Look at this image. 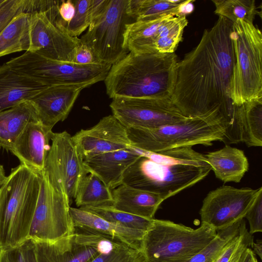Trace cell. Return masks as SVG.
<instances>
[{
	"label": "cell",
	"mask_w": 262,
	"mask_h": 262,
	"mask_svg": "<svg viewBox=\"0 0 262 262\" xmlns=\"http://www.w3.org/2000/svg\"><path fill=\"white\" fill-rule=\"evenodd\" d=\"M233 23L219 16L191 51L178 62L171 100L185 117L212 119L225 129V141L242 142V123L230 96L235 62Z\"/></svg>",
	"instance_id": "obj_1"
},
{
	"label": "cell",
	"mask_w": 262,
	"mask_h": 262,
	"mask_svg": "<svg viewBox=\"0 0 262 262\" xmlns=\"http://www.w3.org/2000/svg\"><path fill=\"white\" fill-rule=\"evenodd\" d=\"M211 170L191 147L158 152L143 150L124 172L121 184L157 194L164 200L205 178Z\"/></svg>",
	"instance_id": "obj_2"
},
{
	"label": "cell",
	"mask_w": 262,
	"mask_h": 262,
	"mask_svg": "<svg viewBox=\"0 0 262 262\" xmlns=\"http://www.w3.org/2000/svg\"><path fill=\"white\" fill-rule=\"evenodd\" d=\"M178 62L174 53L129 52L112 65L104 80L106 94L112 99L170 98Z\"/></svg>",
	"instance_id": "obj_3"
},
{
	"label": "cell",
	"mask_w": 262,
	"mask_h": 262,
	"mask_svg": "<svg viewBox=\"0 0 262 262\" xmlns=\"http://www.w3.org/2000/svg\"><path fill=\"white\" fill-rule=\"evenodd\" d=\"M40 182L41 172L20 164L0 186V249L19 246L28 239Z\"/></svg>",
	"instance_id": "obj_4"
},
{
	"label": "cell",
	"mask_w": 262,
	"mask_h": 262,
	"mask_svg": "<svg viewBox=\"0 0 262 262\" xmlns=\"http://www.w3.org/2000/svg\"><path fill=\"white\" fill-rule=\"evenodd\" d=\"M210 226L193 229L169 220L154 219L140 243L146 262H185L217 235Z\"/></svg>",
	"instance_id": "obj_5"
},
{
	"label": "cell",
	"mask_w": 262,
	"mask_h": 262,
	"mask_svg": "<svg viewBox=\"0 0 262 262\" xmlns=\"http://www.w3.org/2000/svg\"><path fill=\"white\" fill-rule=\"evenodd\" d=\"M132 147L158 152L196 145L211 146L213 141H225V129L217 122L208 118L189 117L157 128H127Z\"/></svg>",
	"instance_id": "obj_6"
},
{
	"label": "cell",
	"mask_w": 262,
	"mask_h": 262,
	"mask_svg": "<svg viewBox=\"0 0 262 262\" xmlns=\"http://www.w3.org/2000/svg\"><path fill=\"white\" fill-rule=\"evenodd\" d=\"M232 38L235 62L230 96L238 106L262 98V34L253 24L238 19L233 23Z\"/></svg>",
	"instance_id": "obj_7"
},
{
	"label": "cell",
	"mask_w": 262,
	"mask_h": 262,
	"mask_svg": "<svg viewBox=\"0 0 262 262\" xmlns=\"http://www.w3.org/2000/svg\"><path fill=\"white\" fill-rule=\"evenodd\" d=\"M13 70L48 87L76 86L83 89L104 81L112 66L98 63L78 64L25 52L6 62Z\"/></svg>",
	"instance_id": "obj_8"
},
{
	"label": "cell",
	"mask_w": 262,
	"mask_h": 262,
	"mask_svg": "<svg viewBox=\"0 0 262 262\" xmlns=\"http://www.w3.org/2000/svg\"><path fill=\"white\" fill-rule=\"evenodd\" d=\"M128 0H110L104 12L91 23L80 38L101 63L113 65L129 52L124 47L127 24L135 21L128 13Z\"/></svg>",
	"instance_id": "obj_9"
},
{
	"label": "cell",
	"mask_w": 262,
	"mask_h": 262,
	"mask_svg": "<svg viewBox=\"0 0 262 262\" xmlns=\"http://www.w3.org/2000/svg\"><path fill=\"white\" fill-rule=\"evenodd\" d=\"M51 141L42 171L52 186L67 196L71 204L88 174L84 160L67 132L53 133Z\"/></svg>",
	"instance_id": "obj_10"
},
{
	"label": "cell",
	"mask_w": 262,
	"mask_h": 262,
	"mask_svg": "<svg viewBox=\"0 0 262 262\" xmlns=\"http://www.w3.org/2000/svg\"><path fill=\"white\" fill-rule=\"evenodd\" d=\"M67 196L50 183L43 171L28 239L52 241L75 233Z\"/></svg>",
	"instance_id": "obj_11"
},
{
	"label": "cell",
	"mask_w": 262,
	"mask_h": 262,
	"mask_svg": "<svg viewBox=\"0 0 262 262\" xmlns=\"http://www.w3.org/2000/svg\"><path fill=\"white\" fill-rule=\"evenodd\" d=\"M61 1L45 11L31 14L29 48L28 51L46 57L63 61H72L76 48L80 43L56 24Z\"/></svg>",
	"instance_id": "obj_12"
},
{
	"label": "cell",
	"mask_w": 262,
	"mask_h": 262,
	"mask_svg": "<svg viewBox=\"0 0 262 262\" xmlns=\"http://www.w3.org/2000/svg\"><path fill=\"white\" fill-rule=\"evenodd\" d=\"M110 106L112 115L126 128H157L188 118L170 98H116Z\"/></svg>",
	"instance_id": "obj_13"
},
{
	"label": "cell",
	"mask_w": 262,
	"mask_h": 262,
	"mask_svg": "<svg viewBox=\"0 0 262 262\" xmlns=\"http://www.w3.org/2000/svg\"><path fill=\"white\" fill-rule=\"evenodd\" d=\"M261 188H237L223 185L210 191L200 211L201 224L208 225L217 231L239 222Z\"/></svg>",
	"instance_id": "obj_14"
},
{
	"label": "cell",
	"mask_w": 262,
	"mask_h": 262,
	"mask_svg": "<svg viewBox=\"0 0 262 262\" xmlns=\"http://www.w3.org/2000/svg\"><path fill=\"white\" fill-rule=\"evenodd\" d=\"M72 138L83 159L132 147L127 128L114 116L103 117L95 125L81 129Z\"/></svg>",
	"instance_id": "obj_15"
},
{
	"label": "cell",
	"mask_w": 262,
	"mask_h": 262,
	"mask_svg": "<svg viewBox=\"0 0 262 262\" xmlns=\"http://www.w3.org/2000/svg\"><path fill=\"white\" fill-rule=\"evenodd\" d=\"M83 89L76 86L58 85L44 90L30 100L38 120L51 129L58 122L64 121Z\"/></svg>",
	"instance_id": "obj_16"
},
{
	"label": "cell",
	"mask_w": 262,
	"mask_h": 262,
	"mask_svg": "<svg viewBox=\"0 0 262 262\" xmlns=\"http://www.w3.org/2000/svg\"><path fill=\"white\" fill-rule=\"evenodd\" d=\"M52 129L40 121L29 123L14 144L11 152L20 161L34 170L43 171L50 148Z\"/></svg>",
	"instance_id": "obj_17"
},
{
	"label": "cell",
	"mask_w": 262,
	"mask_h": 262,
	"mask_svg": "<svg viewBox=\"0 0 262 262\" xmlns=\"http://www.w3.org/2000/svg\"><path fill=\"white\" fill-rule=\"evenodd\" d=\"M133 147L102 153L83 160L88 173L96 176L110 189L121 185L125 171L142 155Z\"/></svg>",
	"instance_id": "obj_18"
},
{
	"label": "cell",
	"mask_w": 262,
	"mask_h": 262,
	"mask_svg": "<svg viewBox=\"0 0 262 262\" xmlns=\"http://www.w3.org/2000/svg\"><path fill=\"white\" fill-rule=\"evenodd\" d=\"M33 241L37 262H89L100 253L77 242L74 233L55 241Z\"/></svg>",
	"instance_id": "obj_19"
},
{
	"label": "cell",
	"mask_w": 262,
	"mask_h": 262,
	"mask_svg": "<svg viewBox=\"0 0 262 262\" xmlns=\"http://www.w3.org/2000/svg\"><path fill=\"white\" fill-rule=\"evenodd\" d=\"M70 212L75 229L111 236L140 249L145 232L119 226L81 208L70 207Z\"/></svg>",
	"instance_id": "obj_20"
},
{
	"label": "cell",
	"mask_w": 262,
	"mask_h": 262,
	"mask_svg": "<svg viewBox=\"0 0 262 262\" xmlns=\"http://www.w3.org/2000/svg\"><path fill=\"white\" fill-rule=\"evenodd\" d=\"M48 86L0 66V112L30 100Z\"/></svg>",
	"instance_id": "obj_21"
},
{
	"label": "cell",
	"mask_w": 262,
	"mask_h": 262,
	"mask_svg": "<svg viewBox=\"0 0 262 262\" xmlns=\"http://www.w3.org/2000/svg\"><path fill=\"white\" fill-rule=\"evenodd\" d=\"M115 209L148 220L155 214L164 200L160 195L121 184L112 189Z\"/></svg>",
	"instance_id": "obj_22"
},
{
	"label": "cell",
	"mask_w": 262,
	"mask_h": 262,
	"mask_svg": "<svg viewBox=\"0 0 262 262\" xmlns=\"http://www.w3.org/2000/svg\"><path fill=\"white\" fill-rule=\"evenodd\" d=\"M215 177L224 183H239L249 169L243 150L226 145L219 150L203 154Z\"/></svg>",
	"instance_id": "obj_23"
},
{
	"label": "cell",
	"mask_w": 262,
	"mask_h": 262,
	"mask_svg": "<svg viewBox=\"0 0 262 262\" xmlns=\"http://www.w3.org/2000/svg\"><path fill=\"white\" fill-rule=\"evenodd\" d=\"M36 121V111L31 100L0 112V147L11 151L27 125Z\"/></svg>",
	"instance_id": "obj_24"
},
{
	"label": "cell",
	"mask_w": 262,
	"mask_h": 262,
	"mask_svg": "<svg viewBox=\"0 0 262 262\" xmlns=\"http://www.w3.org/2000/svg\"><path fill=\"white\" fill-rule=\"evenodd\" d=\"M172 16L168 15L151 20H135L127 24L124 35L125 48L129 52H157L155 42L159 28Z\"/></svg>",
	"instance_id": "obj_25"
},
{
	"label": "cell",
	"mask_w": 262,
	"mask_h": 262,
	"mask_svg": "<svg viewBox=\"0 0 262 262\" xmlns=\"http://www.w3.org/2000/svg\"><path fill=\"white\" fill-rule=\"evenodd\" d=\"M188 2V0H128L127 9L135 21L151 20L168 15H184V9Z\"/></svg>",
	"instance_id": "obj_26"
},
{
	"label": "cell",
	"mask_w": 262,
	"mask_h": 262,
	"mask_svg": "<svg viewBox=\"0 0 262 262\" xmlns=\"http://www.w3.org/2000/svg\"><path fill=\"white\" fill-rule=\"evenodd\" d=\"M30 16V13H19L0 32V57L28 51Z\"/></svg>",
	"instance_id": "obj_27"
},
{
	"label": "cell",
	"mask_w": 262,
	"mask_h": 262,
	"mask_svg": "<svg viewBox=\"0 0 262 262\" xmlns=\"http://www.w3.org/2000/svg\"><path fill=\"white\" fill-rule=\"evenodd\" d=\"M242 122V142L248 147L262 146V98L238 106Z\"/></svg>",
	"instance_id": "obj_28"
},
{
	"label": "cell",
	"mask_w": 262,
	"mask_h": 262,
	"mask_svg": "<svg viewBox=\"0 0 262 262\" xmlns=\"http://www.w3.org/2000/svg\"><path fill=\"white\" fill-rule=\"evenodd\" d=\"M77 207L112 206V190L95 174L88 173L80 184L74 199Z\"/></svg>",
	"instance_id": "obj_29"
},
{
	"label": "cell",
	"mask_w": 262,
	"mask_h": 262,
	"mask_svg": "<svg viewBox=\"0 0 262 262\" xmlns=\"http://www.w3.org/2000/svg\"><path fill=\"white\" fill-rule=\"evenodd\" d=\"M187 24L185 15L172 16L166 20L159 28L155 42L156 50L162 53H174L182 40L183 31Z\"/></svg>",
	"instance_id": "obj_30"
},
{
	"label": "cell",
	"mask_w": 262,
	"mask_h": 262,
	"mask_svg": "<svg viewBox=\"0 0 262 262\" xmlns=\"http://www.w3.org/2000/svg\"><path fill=\"white\" fill-rule=\"evenodd\" d=\"M212 2L215 7L214 13L233 23L240 19L253 24L258 12L254 0H212Z\"/></svg>",
	"instance_id": "obj_31"
},
{
	"label": "cell",
	"mask_w": 262,
	"mask_h": 262,
	"mask_svg": "<svg viewBox=\"0 0 262 262\" xmlns=\"http://www.w3.org/2000/svg\"><path fill=\"white\" fill-rule=\"evenodd\" d=\"M79 208L93 212L119 226L144 232L147 231L151 227L154 220L117 210L112 206H87Z\"/></svg>",
	"instance_id": "obj_32"
},
{
	"label": "cell",
	"mask_w": 262,
	"mask_h": 262,
	"mask_svg": "<svg viewBox=\"0 0 262 262\" xmlns=\"http://www.w3.org/2000/svg\"><path fill=\"white\" fill-rule=\"evenodd\" d=\"M241 222L217 231L216 236L206 247L185 262H213L226 245L237 234Z\"/></svg>",
	"instance_id": "obj_33"
},
{
	"label": "cell",
	"mask_w": 262,
	"mask_h": 262,
	"mask_svg": "<svg viewBox=\"0 0 262 262\" xmlns=\"http://www.w3.org/2000/svg\"><path fill=\"white\" fill-rule=\"evenodd\" d=\"M253 242V237L243 219L237 234L226 245L213 262H233L243 255Z\"/></svg>",
	"instance_id": "obj_34"
},
{
	"label": "cell",
	"mask_w": 262,
	"mask_h": 262,
	"mask_svg": "<svg viewBox=\"0 0 262 262\" xmlns=\"http://www.w3.org/2000/svg\"><path fill=\"white\" fill-rule=\"evenodd\" d=\"M72 1L75 8V14L72 19L69 22L65 23L61 20L58 16L56 20V24L70 36L78 37L88 29L90 24V0Z\"/></svg>",
	"instance_id": "obj_35"
},
{
	"label": "cell",
	"mask_w": 262,
	"mask_h": 262,
	"mask_svg": "<svg viewBox=\"0 0 262 262\" xmlns=\"http://www.w3.org/2000/svg\"><path fill=\"white\" fill-rule=\"evenodd\" d=\"M74 236L77 242L96 248L100 253L109 252L120 245L125 244L111 236L83 230H80V231H75Z\"/></svg>",
	"instance_id": "obj_36"
},
{
	"label": "cell",
	"mask_w": 262,
	"mask_h": 262,
	"mask_svg": "<svg viewBox=\"0 0 262 262\" xmlns=\"http://www.w3.org/2000/svg\"><path fill=\"white\" fill-rule=\"evenodd\" d=\"M89 262H146L141 249L122 244L107 253H99Z\"/></svg>",
	"instance_id": "obj_37"
},
{
	"label": "cell",
	"mask_w": 262,
	"mask_h": 262,
	"mask_svg": "<svg viewBox=\"0 0 262 262\" xmlns=\"http://www.w3.org/2000/svg\"><path fill=\"white\" fill-rule=\"evenodd\" d=\"M245 218L249 222V232L251 235L262 231V188L247 211Z\"/></svg>",
	"instance_id": "obj_38"
},
{
	"label": "cell",
	"mask_w": 262,
	"mask_h": 262,
	"mask_svg": "<svg viewBox=\"0 0 262 262\" xmlns=\"http://www.w3.org/2000/svg\"><path fill=\"white\" fill-rule=\"evenodd\" d=\"M21 12H24V0H7L0 9V32Z\"/></svg>",
	"instance_id": "obj_39"
},
{
	"label": "cell",
	"mask_w": 262,
	"mask_h": 262,
	"mask_svg": "<svg viewBox=\"0 0 262 262\" xmlns=\"http://www.w3.org/2000/svg\"><path fill=\"white\" fill-rule=\"evenodd\" d=\"M72 62L85 65L101 63L92 50L81 42L76 48Z\"/></svg>",
	"instance_id": "obj_40"
},
{
	"label": "cell",
	"mask_w": 262,
	"mask_h": 262,
	"mask_svg": "<svg viewBox=\"0 0 262 262\" xmlns=\"http://www.w3.org/2000/svg\"><path fill=\"white\" fill-rule=\"evenodd\" d=\"M0 262H25L21 245L15 247L0 249Z\"/></svg>",
	"instance_id": "obj_41"
},
{
	"label": "cell",
	"mask_w": 262,
	"mask_h": 262,
	"mask_svg": "<svg viewBox=\"0 0 262 262\" xmlns=\"http://www.w3.org/2000/svg\"><path fill=\"white\" fill-rule=\"evenodd\" d=\"M110 0H90L89 15L90 24L95 21L104 12Z\"/></svg>",
	"instance_id": "obj_42"
},
{
	"label": "cell",
	"mask_w": 262,
	"mask_h": 262,
	"mask_svg": "<svg viewBox=\"0 0 262 262\" xmlns=\"http://www.w3.org/2000/svg\"><path fill=\"white\" fill-rule=\"evenodd\" d=\"M75 8L72 0L61 1L58 8L60 18L65 23L69 22L73 17Z\"/></svg>",
	"instance_id": "obj_43"
},
{
	"label": "cell",
	"mask_w": 262,
	"mask_h": 262,
	"mask_svg": "<svg viewBox=\"0 0 262 262\" xmlns=\"http://www.w3.org/2000/svg\"><path fill=\"white\" fill-rule=\"evenodd\" d=\"M25 262H37L35 252L34 242L28 239L22 245Z\"/></svg>",
	"instance_id": "obj_44"
},
{
	"label": "cell",
	"mask_w": 262,
	"mask_h": 262,
	"mask_svg": "<svg viewBox=\"0 0 262 262\" xmlns=\"http://www.w3.org/2000/svg\"><path fill=\"white\" fill-rule=\"evenodd\" d=\"M250 248L255 254H256L261 259L262 241L261 239L257 240L256 242L253 241L251 244Z\"/></svg>",
	"instance_id": "obj_45"
},
{
	"label": "cell",
	"mask_w": 262,
	"mask_h": 262,
	"mask_svg": "<svg viewBox=\"0 0 262 262\" xmlns=\"http://www.w3.org/2000/svg\"><path fill=\"white\" fill-rule=\"evenodd\" d=\"M256 259L255 254L253 252L250 248H248L242 262H255Z\"/></svg>",
	"instance_id": "obj_46"
},
{
	"label": "cell",
	"mask_w": 262,
	"mask_h": 262,
	"mask_svg": "<svg viewBox=\"0 0 262 262\" xmlns=\"http://www.w3.org/2000/svg\"><path fill=\"white\" fill-rule=\"evenodd\" d=\"M6 177L4 168L3 165H0V186L3 184Z\"/></svg>",
	"instance_id": "obj_47"
},
{
	"label": "cell",
	"mask_w": 262,
	"mask_h": 262,
	"mask_svg": "<svg viewBox=\"0 0 262 262\" xmlns=\"http://www.w3.org/2000/svg\"><path fill=\"white\" fill-rule=\"evenodd\" d=\"M246 254H244L241 258H238V259L235 260L233 262H242L243 259H244V257H245V255H246Z\"/></svg>",
	"instance_id": "obj_48"
},
{
	"label": "cell",
	"mask_w": 262,
	"mask_h": 262,
	"mask_svg": "<svg viewBox=\"0 0 262 262\" xmlns=\"http://www.w3.org/2000/svg\"><path fill=\"white\" fill-rule=\"evenodd\" d=\"M7 0H0V9L7 2Z\"/></svg>",
	"instance_id": "obj_49"
},
{
	"label": "cell",
	"mask_w": 262,
	"mask_h": 262,
	"mask_svg": "<svg viewBox=\"0 0 262 262\" xmlns=\"http://www.w3.org/2000/svg\"><path fill=\"white\" fill-rule=\"evenodd\" d=\"M255 262H258V261H257V260L256 259V260H255Z\"/></svg>",
	"instance_id": "obj_50"
}]
</instances>
